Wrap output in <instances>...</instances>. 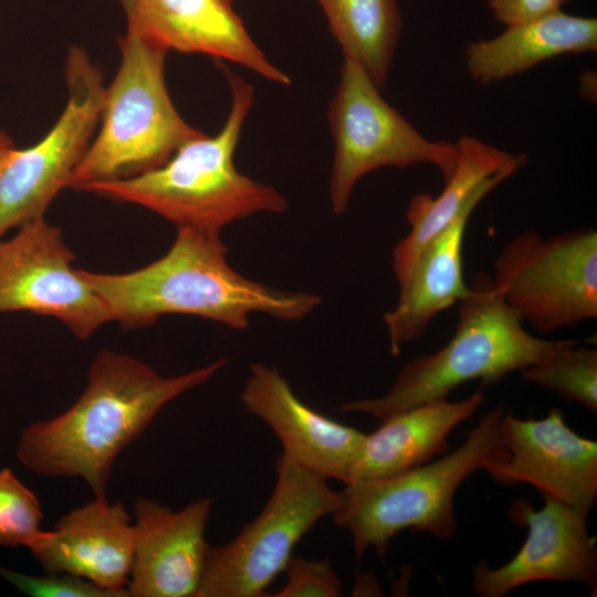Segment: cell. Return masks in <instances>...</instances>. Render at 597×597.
<instances>
[{
    "label": "cell",
    "mask_w": 597,
    "mask_h": 597,
    "mask_svg": "<svg viewBox=\"0 0 597 597\" xmlns=\"http://www.w3.org/2000/svg\"><path fill=\"white\" fill-rule=\"evenodd\" d=\"M226 364L220 358L166 377L128 354L100 350L75 402L22 430L17 459L35 474L80 479L94 495H103L122 451L168 402L208 381Z\"/></svg>",
    "instance_id": "1"
},
{
    "label": "cell",
    "mask_w": 597,
    "mask_h": 597,
    "mask_svg": "<svg viewBox=\"0 0 597 597\" xmlns=\"http://www.w3.org/2000/svg\"><path fill=\"white\" fill-rule=\"evenodd\" d=\"M77 272L102 298L111 320L128 329L150 326L166 314L244 329L254 313L298 321L322 302L314 293L279 290L244 277L230 265L220 235L190 229H177L168 252L136 271Z\"/></svg>",
    "instance_id": "2"
},
{
    "label": "cell",
    "mask_w": 597,
    "mask_h": 597,
    "mask_svg": "<svg viewBox=\"0 0 597 597\" xmlns=\"http://www.w3.org/2000/svg\"><path fill=\"white\" fill-rule=\"evenodd\" d=\"M231 106L220 132L181 145L161 166L138 176L96 182L82 191L116 202L134 203L190 229L220 235L221 230L255 213H282L285 197L273 186L240 172L234 153L254 103L253 86L221 63Z\"/></svg>",
    "instance_id": "3"
},
{
    "label": "cell",
    "mask_w": 597,
    "mask_h": 597,
    "mask_svg": "<svg viewBox=\"0 0 597 597\" xmlns=\"http://www.w3.org/2000/svg\"><path fill=\"white\" fill-rule=\"evenodd\" d=\"M575 342L532 335L491 275L479 272L468 294L458 302L453 335L439 350L409 362L384 396L347 401L337 410L384 420L447 399L452 390L471 380H481V386L495 384Z\"/></svg>",
    "instance_id": "4"
},
{
    "label": "cell",
    "mask_w": 597,
    "mask_h": 597,
    "mask_svg": "<svg viewBox=\"0 0 597 597\" xmlns=\"http://www.w3.org/2000/svg\"><path fill=\"white\" fill-rule=\"evenodd\" d=\"M499 405L485 413L463 443L438 460L401 473L346 484L332 515L353 541L360 561L369 547L383 558L391 538L405 530L425 532L441 541L457 530L453 499L458 488L490 460L504 454Z\"/></svg>",
    "instance_id": "5"
},
{
    "label": "cell",
    "mask_w": 597,
    "mask_h": 597,
    "mask_svg": "<svg viewBox=\"0 0 597 597\" xmlns=\"http://www.w3.org/2000/svg\"><path fill=\"white\" fill-rule=\"evenodd\" d=\"M118 45L121 65L105 90L101 127L69 181L77 191L155 169L203 134L181 117L170 98L168 52L127 30Z\"/></svg>",
    "instance_id": "6"
},
{
    "label": "cell",
    "mask_w": 597,
    "mask_h": 597,
    "mask_svg": "<svg viewBox=\"0 0 597 597\" xmlns=\"http://www.w3.org/2000/svg\"><path fill=\"white\" fill-rule=\"evenodd\" d=\"M341 504L328 479L282 453L276 481L259 515L230 542L208 545L196 597H262L296 544Z\"/></svg>",
    "instance_id": "7"
},
{
    "label": "cell",
    "mask_w": 597,
    "mask_h": 597,
    "mask_svg": "<svg viewBox=\"0 0 597 597\" xmlns=\"http://www.w3.org/2000/svg\"><path fill=\"white\" fill-rule=\"evenodd\" d=\"M327 118L334 142L328 193L336 214L347 210L359 179L376 169L430 164L444 180L453 171L455 145L425 137L383 98L369 74L350 57L343 56Z\"/></svg>",
    "instance_id": "8"
},
{
    "label": "cell",
    "mask_w": 597,
    "mask_h": 597,
    "mask_svg": "<svg viewBox=\"0 0 597 597\" xmlns=\"http://www.w3.org/2000/svg\"><path fill=\"white\" fill-rule=\"evenodd\" d=\"M492 281L535 331L551 333L597 317V232L543 237L526 230L506 242Z\"/></svg>",
    "instance_id": "9"
},
{
    "label": "cell",
    "mask_w": 597,
    "mask_h": 597,
    "mask_svg": "<svg viewBox=\"0 0 597 597\" xmlns=\"http://www.w3.org/2000/svg\"><path fill=\"white\" fill-rule=\"evenodd\" d=\"M66 105L36 144L0 150V239L10 229L44 216L86 154L98 126L105 90L101 70L84 49L73 46L65 62Z\"/></svg>",
    "instance_id": "10"
},
{
    "label": "cell",
    "mask_w": 597,
    "mask_h": 597,
    "mask_svg": "<svg viewBox=\"0 0 597 597\" xmlns=\"http://www.w3.org/2000/svg\"><path fill=\"white\" fill-rule=\"evenodd\" d=\"M75 255L60 228L44 216L0 239V314L30 312L59 320L76 337L87 339L112 321L102 298L72 268Z\"/></svg>",
    "instance_id": "11"
},
{
    "label": "cell",
    "mask_w": 597,
    "mask_h": 597,
    "mask_svg": "<svg viewBox=\"0 0 597 597\" xmlns=\"http://www.w3.org/2000/svg\"><path fill=\"white\" fill-rule=\"evenodd\" d=\"M504 454L482 469L503 485L526 483L588 515L597 500V442L579 436L554 407L538 420L505 412Z\"/></svg>",
    "instance_id": "12"
},
{
    "label": "cell",
    "mask_w": 597,
    "mask_h": 597,
    "mask_svg": "<svg viewBox=\"0 0 597 597\" xmlns=\"http://www.w3.org/2000/svg\"><path fill=\"white\" fill-rule=\"evenodd\" d=\"M535 510L524 498L511 502L513 524L527 528L519 552L505 564L491 568L483 561L472 568V588L480 597H503L534 582H575L591 589L597 584L596 540L586 517L574 507L549 496Z\"/></svg>",
    "instance_id": "13"
},
{
    "label": "cell",
    "mask_w": 597,
    "mask_h": 597,
    "mask_svg": "<svg viewBox=\"0 0 597 597\" xmlns=\"http://www.w3.org/2000/svg\"><path fill=\"white\" fill-rule=\"evenodd\" d=\"M240 400L270 427L284 454L328 480L350 482L367 433L314 410L294 394L277 368L261 363L250 366Z\"/></svg>",
    "instance_id": "14"
},
{
    "label": "cell",
    "mask_w": 597,
    "mask_h": 597,
    "mask_svg": "<svg viewBox=\"0 0 597 597\" xmlns=\"http://www.w3.org/2000/svg\"><path fill=\"white\" fill-rule=\"evenodd\" d=\"M127 31L165 51L200 53L240 64L263 78L290 85L248 32L232 0H121Z\"/></svg>",
    "instance_id": "15"
},
{
    "label": "cell",
    "mask_w": 597,
    "mask_h": 597,
    "mask_svg": "<svg viewBox=\"0 0 597 597\" xmlns=\"http://www.w3.org/2000/svg\"><path fill=\"white\" fill-rule=\"evenodd\" d=\"M135 542L134 517L103 494L64 514L28 549L49 574L80 577L129 597Z\"/></svg>",
    "instance_id": "16"
},
{
    "label": "cell",
    "mask_w": 597,
    "mask_h": 597,
    "mask_svg": "<svg viewBox=\"0 0 597 597\" xmlns=\"http://www.w3.org/2000/svg\"><path fill=\"white\" fill-rule=\"evenodd\" d=\"M212 503L203 496L175 511L147 498L135 502L129 597H196L206 564L205 530Z\"/></svg>",
    "instance_id": "17"
},
{
    "label": "cell",
    "mask_w": 597,
    "mask_h": 597,
    "mask_svg": "<svg viewBox=\"0 0 597 597\" xmlns=\"http://www.w3.org/2000/svg\"><path fill=\"white\" fill-rule=\"evenodd\" d=\"M457 160L442 191L432 197L418 193L409 201V232L392 249V272L401 284L423 247L451 224L465 209L476 207L496 186L526 163L523 154H511L472 136L457 143Z\"/></svg>",
    "instance_id": "18"
},
{
    "label": "cell",
    "mask_w": 597,
    "mask_h": 597,
    "mask_svg": "<svg viewBox=\"0 0 597 597\" xmlns=\"http://www.w3.org/2000/svg\"><path fill=\"white\" fill-rule=\"evenodd\" d=\"M475 207L465 209L419 252L399 284L396 305L384 315L390 353L421 337L431 322L469 292L463 277L462 249L467 223Z\"/></svg>",
    "instance_id": "19"
},
{
    "label": "cell",
    "mask_w": 597,
    "mask_h": 597,
    "mask_svg": "<svg viewBox=\"0 0 597 597\" xmlns=\"http://www.w3.org/2000/svg\"><path fill=\"white\" fill-rule=\"evenodd\" d=\"M596 50L597 20L559 10L507 25L494 38L470 42L464 51V61L475 82L492 84L559 55Z\"/></svg>",
    "instance_id": "20"
},
{
    "label": "cell",
    "mask_w": 597,
    "mask_h": 597,
    "mask_svg": "<svg viewBox=\"0 0 597 597\" xmlns=\"http://www.w3.org/2000/svg\"><path fill=\"white\" fill-rule=\"evenodd\" d=\"M483 399L479 390L459 401H430L381 420L377 430L367 433L348 484L395 475L444 452L450 432L471 418Z\"/></svg>",
    "instance_id": "21"
},
{
    "label": "cell",
    "mask_w": 597,
    "mask_h": 597,
    "mask_svg": "<svg viewBox=\"0 0 597 597\" xmlns=\"http://www.w3.org/2000/svg\"><path fill=\"white\" fill-rule=\"evenodd\" d=\"M343 56L358 62L381 88L401 33L397 0H316Z\"/></svg>",
    "instance_id": "22"
},
{
    "label": "cell",
    "mask_w": 597,
    "mask_h": 597,
    "mask_svg": "<svg viewBox=\"0 0 597 597\" xmlns=\"http://www.w3.org/2000/svg\"><path fill=\"white\" fill-rule=\"evenodd\" d=\"M578 341L546 359L521 370L525 381L558 394L597 412V349L578 346Z\"/></svg>",
    "instance_id": "23"
},
{
    "label": "cell",
    "mask_w": 597,
    "mask_h": 597,
    "mask_svg": "<svg viewBox=\"0 0 597 597\" xmlns=\"http://www.w3.org/2000/svg\"><path fill=\"white\" fill-rule=\"evenodd\" d=\"M38 496L10 468L0 469V546L29 548L43 530Z\"/></svg>",
    "instance_id": "24"
},
{
    "label": "cell",
    "mask_w": 597,
    "mask_h": 597,
    "mask_svg": "<svg viewBox=\"0 0 597 597\" xmlns=\"http://www.w3.org/2000/svg\"><path fill=\"white\" fill-rule=\"evenodd\" d=\"M284 573L285 585L276 597H338L342 584L327 559H306L293 556L287 562Z\"/></svg>",
    "instance_id": "25"
},
{
    "label": "cell",
    "mask_w": 597,
    "mask_h": 597,
    "mask_svg": "<svg viewBox=\"0 0 597 597\" xmlns=\"http://www.w3.org/2000/svg\"><path fill=\"white\" fill-rule=\"evenodd\" d=\"M31 576L0 566V577L32 597H118L86 579L65 574Z\"/></svg>",
    "instance_id": "26"
},
{
    "label": "cell",
    "mask_w": 597,
    "mask_h": 597,
    "mask_svg": "<svg viewBox=\"0 0 597 597\" xmlns=\"http://www.w3.org/2000/svg\"><path fill=\"white\" fill-rule=\"evenodd\" d=\"M496 21L505 27L562 10L569 0H486Z\"/></svg>",
    "instance_id": "27"
},
{
    "label": "cell",
    "mask_w": 597,
    "mask_h": 597,
    "mask_svg": "<svg viewBox=\"0 0 597 597\" xmlns=\"http://www.w3.org/2000/svg\"><path fill=\"white\" fill-rule=\"evenodd\" d=\"M12 145L13 143L9 138V136L6 135L3 132H0V150Z\"/></svg>",
    "instance_id": "28"
}]
</instances>
